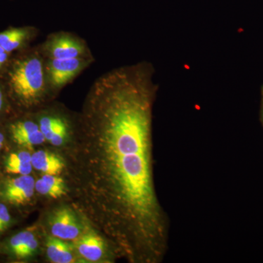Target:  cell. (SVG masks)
<instances>
[{"instance_id": "cell-1", "label": "cell", "mask_w": 263, "mask_h": 263, "mask_svg": "<svg viewBox=\"0 0 263 263\" xmlns=\"http://www.w3.org/2000/svg\"><path fill=\"white\" fill-rule=\"evenodd\" d=\"M155 73L143 61L98 77L72 137L83 148L88 199L116 252L133 262L160 263L168 249L154 176Z\"/></svg>"}, {"instance_id": "cell-2", "label": "cell", "mask_w": 263, "mask_h": 263, "mask_svg": "<svg viewBox=\"0 0 263 263\" xmlns=\"http://www.w3.org/2000/svg\"><path fill=\"white\" fill-rule=\"evenodd\" d=\"M22 54L8 65V92L25 108L41 106L53 98L48 84L46 58L39 45L27 48Z\"/></svg>"}, {"instance_id": "cell-3", "label": "cell", "mask_w": 263, "mask_h": 263, "mask_svg": "<svg viewBox=\"0 0 263 263\" xmlns=\"http://www.w3.org/2000/svg\"><path fill=\"white\" fill-rule=\"evenodd\" d=\"M39 46L46 59L65 60L94 57L84 39L75 33L65 31L51 33Z\"/></svg>"}, {"instance_id": "cell-4", "label": "cell", "mask_w": 263, "mask_h": 263, "mask_svg": "<svg viewBox=\"0 0 263 263\" xmlns=\"http://www.w3.org/2000/svg\"><path fill=\"white\" fill-rule=\"evenodd\" d=\"M46 60L48 84L53 97L58 95L64 87L75 80L95 61L94 57Z\"/></svg>"}, {"instance_id": "cell-5", "label": "cell", "mask_w": 263, "mask_h": 263, "mask_svg": "<svg viewBox=\"0 0 263 263\" xmlns=\"http://www.w3.org/2000/svg\"><path fill=\"white\" fill-rule=\"evenodd\" d=\"M37 122L46 141L55 146H62L73 136L77 127V118L70 122L57 112L43 111L38 116Z\"/></svg>"}, {"instance_id": "cell-6", "label": "cell", "mask_w": 263, "mask_h": 263, "mask_svg": "<svg viewBox=\"0 0 263 263\" xmlns=\"http://www.w3.org/2000/svg\"><path fill=\"white\" fill-rule=\"evenodd\" d=\"M52 235L62 240H74L81 233L80 224L74 214L68 208H62L53 214L51 221Z\"/></svg>"}, {"instance_id": "cell-7", "label": "cell", "mask_w": 263, "mask_h": 263, "mask_svg": "<svg viewBox=\"0 0 263 263\" xmlns=\"http://www.w3.org/2000/svg\"><path fill=\"white\" fill-rule=\"evenodd\" d=\"M35 181L29 175H22L5 183L4 195L8 202L22 205L29 201L34 194Z\"/></svg>"}, {"instance_id": "cell-8", "label": "cell", "mask_w": 263, "mask_h": 263, "mask_svg": "<svg viewBox=\"0 0 263 263\" xmlns=\"http://www.w3.org/2000/svg\"><path fill=\"white\" fill-rule=\"evenodd\" d=\"M38 32L39 30L32 27L10 28L0 32V46L9 53L26 49V46L37 37Z\"/></svg>"}, {"instance_id": "cell-9", "label": "cell", "mask_w": 263, "mask_h": 263, "mask_svg": "<svg viewBox=\"0 0 263 263\" xmlns=\"http://www.w3.org/2000/svg\"><path fill=\"white\" fill-rule=\"evenodd\" d=\"M76 248L84 259L97 262L103 258L105 254V243L101 237L93 232H89L78 240Z\"/></svg>"}, {"instance_id": "cell-10", "label": "cell", "mask_w": 263, "mask_h": 263, "mask_svg": "<svg viewBox=\"0 0 263 263\" xmlns=\"http://www.w3.org/2000/svg\"><path fill=\"white\" fill-rule=\"evenodd\" d=\"M32 167L45 174L56 175L61 174L65 167V163L60 156L46 151L34 152L31 158Z\"/></svg>"}, {"instance_id": "cell-11", "label": "cell", "mask_w": 263, "mask_h": 263, "mask_svg": "<svg viewBox=\"0 0 263 263\" xmlns=\"http://www.w3.org/2000/svg\"><path fill=\"white\" fill-rule=\"evenodd\" d=\"M35 190L38 193L52 198H59L66 194L65 181L56 175L45 174L35 182Z\"/></svg>"}, {"instance_id": "cell-12", "label": "cell", "mask_w": 263, "mask_h": 263, "mask_svg": "<svg viewBox=\"0 0 263 263\" xmlns=\"http://www.w3.org/2000/svg\"><path fill=\"white\" fill-rule=\"evenodd\" d=\"M47 254L51 262L55 263H71L75 262L72 247L64 240L58 238H48Z\"/></svg>"}, {"instance_id": "cell-13", "label": "cell", "mask_w": 263, "mask_h": 263, "mask_svg": "<svg viewBox=\"0 0 263 263\" xmlns=\"http://www.w3.org/2000/svg\"><path fill=\"white\" fill-rule=\"evenodd\" d=\"M9 130L12 138H14L40 130V127L37 121L27 119V120L17 121L10 124Z\"/></svg>"}, {"instance_id": "cell-14", "label": "cell", "mask_w": 263, "mask_h": 263, "mask_svg": "<svg viewBox=\"0 0 263 263\" xmlns=\"http://www.w3.org/2000/svg\"><path fill=\"white\" fill-rule=\"evenodd\" d=\"M13 140L19 146L27 147V148H32V147L43 144L46 141L41 129L26 136L16 137L13 138Z\"/></svg>"}, {"instance_id": "cell-15", "label": "cell", "mask_w": 263, "mask_h": 263, "mask_svg": "<svg viewBox=\"0 0 263 263\" xmlns=\"http://www.w3.org/2000/svg\"><path fill=\"white\" fill-rule=\"evenodd\" d=\"M32 232L29 230H24L20 232L18 234L15 235L9 241V248L12 253L14 254L15 257H18L19 254L22 252L24 245L27 243V240L32 236Z\"/></svg>"}, {"instance_id": "cell-16", "label": "cell", "mask_w": 263, "mask_h": 263, "mask_svg": "<svg viewBox=\"0 0 263 263\" xmlns=\"http://www.w3.org/2000/svg\"><path fill=\"white\" fill-rule=\"evenodd\" d=\"M5 168L8 174L22 175H29L32 172V165L31 163H24L18 162H7Z\"/></svg>"}, {"instance_id": "cell-17", "label": "cell", "mask_w": 263, "mask_h": 263, "mask_svg": "<svg viewBox=\"0 0 263 263\" xmlns=\"http://www.w3.org/2000/svg\"><path fill=\"white\" fill-rule=\"evenodd\" d=\"M38 242L37 240L36 239L34 235H33L32 237L28 240L27 243L24 245L23 249H22V252L19 254L18 258H27L29 256L32 255L34 252H35L36 249H37Z\"/></svg>"}, {"instance_id": "cell-18", "label": "cell", "mask_w": 263, "mask_h": 263, "mask_svg": "<svg viewBox=\"0 0 263 263\" xmlns=\"http://www.w3.org/2000/svg\"><path fill=\"white\" fill-rule=\"evenodd\" d=\"M32 155L27 152H20L18 153H12L8 156L7 162H18L24 163H31Z\"/></svg>"}, {"instance_id": "cell-19", "label": "cell", "mask_w": 263, "mask_h": 263, "mask_svg": "<svg viewBox=\"0 0 263 263\" xmlns=\"http://www.w3.org/2000/svg\"><path fill=\"white\" fill-rule=\"evenodd\" d=\"M10 55L11 53L5 51L4 48L0 46V70H2L5 66H8L10 61Z\"/></svg>"}, {"instance_id": "cell-20", "label": "cell", "mask_w": 263, "mask_h": 263, "mask_svg": "<svg viewBox=\"0 0 263 263\" xmlns=\"http://www.w3.org/2000/svg\"><path fill=\"white\" fill-rule=\"evenodd\" d=\"M8 209L3 204L0 203V233H1V227L4 224L8 215Z\"/></svg>"}, {"instance_id": "cell-21", "label": "cell", "mask_w": 263, "mask_h": 263, "mask_svg": "<svg viewBox=\"0 0 263 263\" xmlns=\"http://www.w3.org/2000/svg\"><path fill=\"white\" fill-rule=\"evenodd\" d=\"M3 104H4V92H3V89L0 87V111L3 109Z\"/></svg>"}, {"instance_id": "cell-22", "label": "cell", "mask_w": 263, "mask_h": 263, "mask_svg": "<svg viewBox=\"0 0 263 263\" xmlns=\"http://www.w3.org/2000/svg\"><path fill=\"white\" fill-rule=\"evenodd\" d=\"M5 141V137L3 136V133H0V148H2L3 146V143H4Z\"/></svg>"}, {"instance_id": "cell-23", "label": "cell", "mask_w": 263, "mask_h": 263, "mask_svg": "<svg viewBox=\"0 0 263 263\" xmlns=\"http://www.w3.org/2000/svg\"><path fill=\"white\" fill-rule=\"evenodd\" d=\"M262 116H263V112H262Z\"/></svg>"}]
</instances>
